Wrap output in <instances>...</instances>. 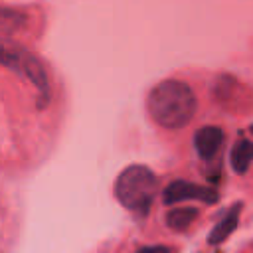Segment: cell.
Instances as JSON below:
<instances>
[{"label": "cell", "instance_id": "cell-1", "mask_svg": "<svg viewBox=\"0 0 253 253\" xmlns=\"http://www.w3.org/2000/svg\"><path fill=\"white\" fill-rule=\"evenodd\" d=\"M146 107L160 126L182 128L192 121L198 101L190 85L178 79H166L150 89Z\"/></svg>", "mask_w": 253, "mask_h": 253}, {"label": "cell", "instance_id": "cell-2", "mask_svg": "<svg viewBox=\"0 0 253 253\" xmlns=\"http://www.w3.org/2000/svg\"><path fill=\"white\" fill-rule=\"evenodd\" d=\"M158 192V180L146 166L132 164L125 168L115 182V196L123 208L130 210L136 217H144Z\"/></svg>", "mask_w": 253, "mask_h": 253}, {"label": "cell", "instance_id": "cell-3", "mask_svg": "<svg viewBox=\"0 0 253 253\" xmlns=\"http://www.w3.org/2000/svg\"><path fill=\"white\" fill-rule=\"evenodd\" d=\"M2 65L24 75L36 89H38V107L43 109L49 103L51 97V87H49V79H47V71L43 67V63L30 53L28 49H24L18 43H10L8 40H4L2 43Z\"/></svg>", "mask_w": 253, "mask_h": 253}, {"label": "cell", "instance_id": "cell-4", "mask_svg": "<svg viewBox=\"0 0 253 253\" xmlns=\"http://www.w3.org/2000/svg\"><path fill=\"white\" fill-rule=\"evenodd\" d=\"M184 200H200L204 204H215L219 200V194L208 186H200L186 180H174L162 192V202L166 206H174Z\"/></svg>", "mask_w": 253, "mask_h": 253}, {"label": "cell", "instance_id": "cell-5", "mask_svg": "<svg viewBox=\"0 0 253 253\" xmlns=\"http://www.w3.org/2000/svg\"><path fill=\"white\" fill-rule=\"evenodd\" d=\"M213 97L219 105L227 107V109H237V113H243V109H247L251 105V97L247 93V89L231 75H219L215 85H213Z\"/></svg>", "mask_w": 253, "mask_h": 253}, {"label": "cell", "instance_id": "cell-6", "mask_svg": "<svg viewBox=\"0 0 253 253\" xmlns=\"http://www.w3.org/2000/svg\"><path fill=\"white\" fill-rule=\"evenodd\" d=\"M223 138H225L223 130L219 126H213V125L202 126L200 130H196L194 146H196L200 158L202 160H211L219 152V148L223 146Z\"/></svg>", "mask_w": 253, "mask_h": 253}, {"label": "cell", "instance_id": "cell-7", "mask_svg": "<svg viewBox=\"0 0 253 253\" xmlns=\"http://www.w3.org/2000/svg\"><path fill=\"white\" fill-rule=\"evenodd\" d=\"M239 213H241V204L237 202V204H233V206L225 211V215H223V217L217 221V225L211 229V233H210V243H211V245H217V243L225 241V239L231 235V231L237 227Z\"/></svg>", "mask_w": 253, "mask_h": 253}, {"label": "cell", "instance_id": "cell-8", "mask_svg": "<svg viewBox=\"0 0 253 253\" xmlns=\"http://www.w3.org/2000/svg\"><path fill=\"white\" fill-rule=\"evenodd\" d=\"M251 160H253V142L247 138L237 140L231 148V168L237 174H245Z\"/></svg>", "mask_w": 253, "mask_h": 253}, {"label": "cell", "instance_id": "cell-9", "mask_svg": "<svg viewBox=\"0 0 253 253\" xmlns=\"http://www.w3.org/2000/svg\"><path fill=\"white\" fill-rule=\"evenodd\" d=\"M198 215H200L198 208H172L166 213V225L174 231H184L194 223Z\"/></svg>", "mask_w": 253, "mask_h": 253}, {"label": "cell", "instance_id": "cell-10", "mask_svg": "<svg viewBox=\"0 0 253 253\" xmlns=\"http://www.w3.org/2000/svg\"><path fill=\"white\" fill-rule=\"evenodd\" d=\"M0 24H2V34L10 36L16 30H20L26 24V14L20 10H12V8H2V16H0Z\"/></svg>", "mask_w": 253, "mask_h": 253}, {"label": "cell", "instance_id": "cell-11", "mask_svg": "<svg viewBox=\"0 0 253 253\" xmlns=\"http://www.w3.org/2000/svg\"><path fill=\"white\" fill-rule=\"evenodd\" d=\"M136 253H176V251L166 245H146V247H140Z\"/></svg>", "mask_w": 253, "mask_h": 253}, {"label": "cell", "instance_id": "cell-12", "mask_svg": "<svg viewBox=\"0 0 253 253\" xmlns=\"http://www.w3.org/2000/svg\"><path fill=\"white\" fill-rule=\"evenodd\" d=\"M249 128H251V132H253V125H251V126H249Z\"/></svg>", "mask_w": 253, "mask_h": 253}]
</instances>
